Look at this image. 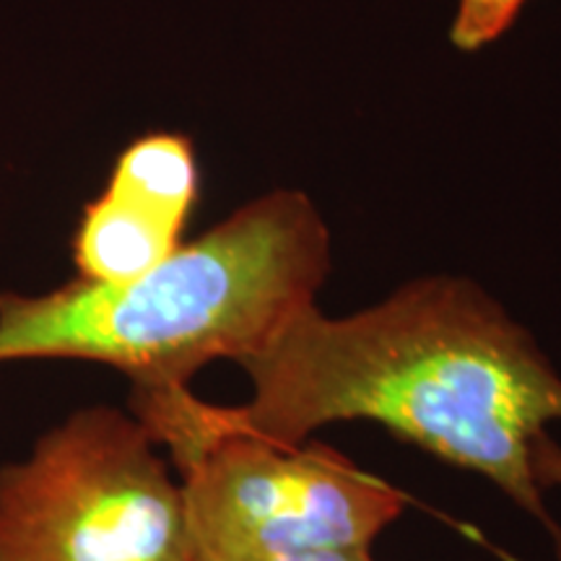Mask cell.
I'll list each match as a JSON object with an SVG mask.
<instances>
[{
  "instance_id": "cell-1",
  "label": "cell",
  "mask_w": 561,
  "mask_h": 561,
  "mask_svg": "<svg viewBox=\"0 0 561 561\" xmlns=\"http://www.w3.org/2000/svg\"><path fill=\"white\" fill-rule=\"evenodd\" d=\"M240 367L252 392L221 405L229 424L297 445L328 424L375 421L561 530L533 471V445L561 421V375L473 280L416 278L343 318L312 305Z\"/></svg>"
},
{
  "instance_id": "cell-2",
  "label": "cell",
  "mask_w": 561,
  "mask_h": 561,
  "mask_svg": "<svg viewBox=\"0 0 561 561\" xmlns=\"http://www.w3.org/2000/svg\"><path fill=\"white\" fill-rule=\"evenodd\" d=\"M331 231L299 191H273L121 284L76 278L0 294V364L96 362L133 388H191L210 362L240 364L314 305Z\"/></svg>"
},
{
  "instance_id": "cell-8",
  "label": "cell",
  "mask_w": 561,
  "mask_h": 561,
  "mask_svg": "<svg viewBox=\"0 0 561 561\" xmlns=\"http://www.w3.org/2000/svg\"><path fill=\"white\" fill-rule=\"evenodd\" d=\"M265 561H377L371 546H333V549H310L297 553H284Z\"/></svg>"
},
{
  "instance_id": "cell-6",
  "label": "cell",
  "mask_w": 561,
  "mask_h": 561,
  "mask_svg": "<svg viewBox=\"0 0 561 561\" xmlns=\"http://www.w3.org/2000/svg\"><path fill=\"white\" fill-rule=\"evenodd\" d=\"M528 0H458L450 42L460 53H479L496 42L520 16Z\"/></svg>"
},
{
  "instance_id": "cell-3",
  "label": "cell",
  "mask_w": 561,
  "mask_h": 561,
  "mask_svg": "<svg viewBox=\"0 0 561 561\" xmlns=\"http://www.w3.org/2000/svg\"><path fill=\"white\" fill-rule=\"evenodd\" d=\"M130 411L170 455L198 561L371 546L405 510L401 491L335 447L244 432L191 388H133Z\"/></svg>"
},
{
  "instance_id": "cell-4",
  "label": "cell",
  "mask_w": 561,
  "mask_h": 561,
  "mask_svg": "<svg viewBox=\"0 0 561 561\" xmlns=\"http://www.w3.org/2000/svg\"><path fill=\"white\" fill-rule=\"evenodd\" d=\"M0 561H198L178 473L136 413L79 409L0 466Z\"/></svg>"
},
{
  "instance_id": "cell-7",
  "label": "cell",
  "mask_w": 561,
  "mask_h": 561,
  "mask_svg": "<svg viewBox=\"0 0 561 561\" xmlns=\"http://www.w3.org/2000/svg\"><path fill=\"white\" fill-rule=\"evenodd\" d=\"M533 471H536V481L543 491L561 489V445L553 442L549 434L538 437L536 445H533ZM551 541L557 561H561V530L553 533Z\"/></svg>"
},
{
  "instance_id": "cell-5",
  "label": "cell",
  "mask_w": 561,
  "mask_h": 561,
  "mask_svg": "<svg viewBox=\"0 0 561 561\" xmlns=\"http://www.w3.org/2000/svg\"><path fill=\"white\" fill-rule=\"evenodd\" d=\"M201 193L195 146L149 133L115 159L107 185L81 210L73 261L81 278L121 284L157 268L182 244Z\"/></svg>"
}]
</instances>
